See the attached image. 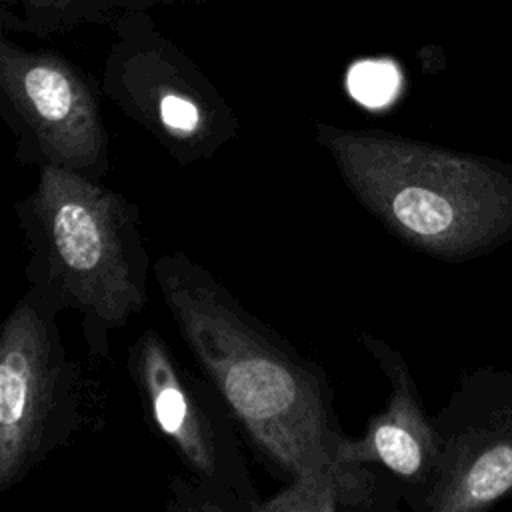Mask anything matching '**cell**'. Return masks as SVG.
<instances>
[{
  "mask_svg": "<svg viewBox=\"0 0 512 512\" xmlns=\"http://www.w3.org/2000/svg\"><path fill=\"white\" fill-rule=\"evenodd\" d=\"M164 508L168 512H250L234 492L202 482L190 474L170 478Z\"/></svg>",
  "mask_w": 512,
  "mask_h": 512,
  "instance_id": "cell-11",
  "label": "cell"
},
{
  "mask_svg": "<svg viewBox=\"0 0 512 512\" xmlns=\"http://www.w3.org/2000/svg\"><path fill=\"white\" fill-rule=\"evenodd\" d=\"M106 90L178 166L212 160L238 138L240 124L230 106L166 52L120 58L110 68Z\"/></svg>",
  "mask_w": 512,
  "mask_h": 512,
  "instance_id": "cell-8",
  "label": "cell"
},
{
  "mask_svg": "<svg viewBox=\"0 0 512 512\" xmlns=\"http://www.w3.org/2000/svg\"><path fill=\"white\" fill-rule=\"evenodd\" d=\"M126 372L146 422L180 458L186 474L234 492L250 512L260 496L250 476L238 424L218 388L186 368L156 328L128 346Z\"/></svg>",
  "mask_w": 512,
  "mask_h": 512,
  "instance_id": "cell-6",
  "label": "cell"
},
{
  "mask_svg": "<svg viewBox=\"0 0 512 512\" xmlns=\"http://www.w3.org/2000/svg\"><path fill=\"white\" fill-rule=\"evenodd\" d=\"M354 200L396 240L442 262L512 242V164L376 128L316 124Z\"/></svg>",
  "mask_w": 512,
  "mask_h": 512,
  "instance_id": "cell-2",
  "label": "cell"
},
{
  "mask_svg": "<svg viewBox=\"0 0 512 512\" xmlns=\"http://www.w3.org/2000/svg\"><path fill=\"white\" fill-rule=\"evenodd\" d=\"M58 316L26 288L0 328V494L106 420L102 382L70 356Z\"/></svg>",
  "mask_w": 512,
  "mask_h": 512,
  "instance_id": "cell-4",
  "label": "cell"
},
{
  "mask_svg": "<svg viewBox=\"0 0 512 512\" xmlns=\"http://www.w3.org/2000/svg\"><path fill=\"white\" fill-rule=\"evenodd\" d=\"M152 278L180 340L268 470L288 482L338 464L348 434L324 368L186 252L158 256Z\"/></svg>",
  "mask_w": 512,
  "mask_h": 512,
  "instance_id": "cell-1",
  "label": "cell"
},
{
  "mask_svg": "<svg viewBox=\"0 0 512 512\" xmlns=\"http://www.w3.org/2000/svg\"><path fill=\"white\" fill-rule=\"evenodd\" d=\"M360 346L390 384L382 410L372 414L362 436H348L338 462L372 464L386 470L400 486L402 502L424 512L438 468V434L426 412L414 374L398 348L370 332L358 334Z\"/></svg>",
  "mask_w": 512,
  "mask_h": 512,
  "instance_id": "cell-9",
  "label": "cell"
},
{
  "mask_svg": "<svg viewBox=\"0 0 512 512\" xmlns=\"http://www.w3.org/2000/svg\"><path fill=\"white\" fill-rule=\"evenodd\" d=\"M0 106L20 164L108 176L110 140L98 90L62 56L2 40Z\"/></svg>",
  "mask_w": 512,
  "mask_h": 512,
  "instance_id": "cell-5",
  "label": "cell"
},
{
  "mask_svg": "<svg viewBox=\"0 0 512 512\" xmlns=\"http://www.w3.org/2000/svg\"><path fill=\"white\" fill-rule=\"evenodd\" d=\"M400 502V486L386 470L338 462L288 480L256 512H396Z\"/></svg>",
  "mask_w": 512,
  "mask_h": 512,
  "instance_id": "cell-10",
  "label": "cell"
},
{
  "mask_svg": "<svg viewBox=\"0 0 512 512\" xmlns=\"http://www.w3.org/2000/svg\"><path fill=\"white\" fill-rule=\"evenodd\" d=\"M14 214L28 288L56 314L80 316L92 364L108 358L112 336L148 304L154 262L138 204L104 180L38 168Z\"/></svg>",
  "mask_w": 512,
  "mask_h": 512,
  "instance_id": "cell-3",
  "label": "cell"
},
{
  "mask_svg": "<svg viewBox=\"0 0 512 512\" xmlns=\"http://www.w3.org/2000/svg\"><path fill=\"white\" fill-rule=\"evenodd\" d=\"M392 74L386 72L382 66H366L364 72L356 76V94L358 98H364L366 102H380L388 88H392Z\"/></svg>",
  "mask_w": 512,
  "mask_h": 512,
  "instance_id": "cell-12",
  "label": "cell"
},
{
  "mask_svg": "<svg viewBox=\"0 0 512 512\" xmlns=\"http://www.w3.org/2000/svg\"><path fill=\"white\" fill-rule=\"evenodd\" d=\"M28 4L32 6H38V8H64L68 6V0H26Z\"/></svg>",
  "mask_w": 512,
  "mask_h": 512,
  "instance_id": "cell-13",
  "label": "cell"
},
{
  "mask_svg": "<svg viewBox=\"0 0 512 512\" xmlns=\"http://www.w3.org/2000/svg\"><path fill=\"white\" fill-rule=\"evenodd\" d=\"M432 418L438 468L424 512H482L512 498V372L462 374Z\"/></svg>",
  "mask_w": 512,
  "mask_h": 512,
  "instance_id": "cell-7",
  "label": "cell"
}]
</instances>
